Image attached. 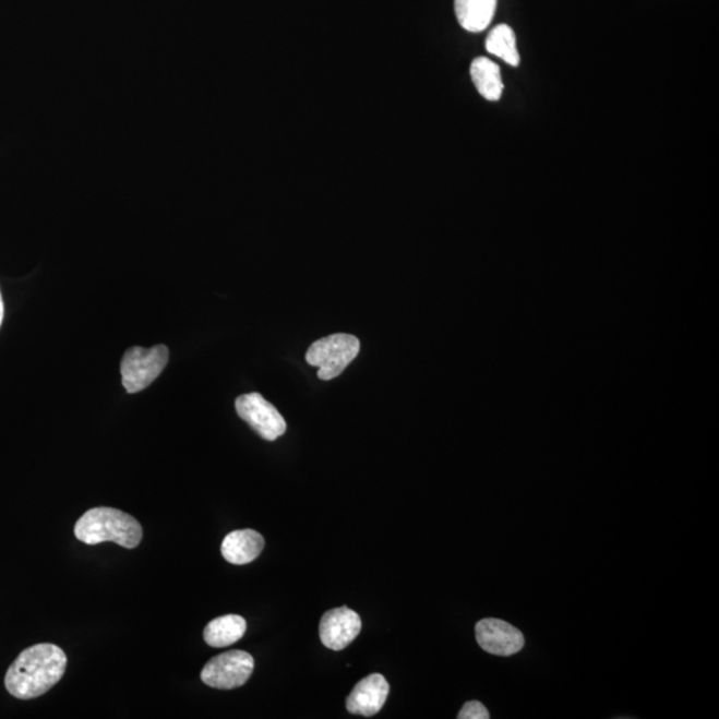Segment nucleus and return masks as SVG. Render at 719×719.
<instances>
[{"mask_svg": "<svg viewBox=\"0 0 719 719\" xmlns=\"http://www.w3.org/2000/svg\"><path fill=\"white\" fill-rule=\"evenodd\" d=\"M3 315H4V305H3L2 293H0V325H2Z\"/></svg>", "mask_w": 719, "mask_h": 719, "instance_id": "dca6fc26", "label": "nucleus"}, {"mask_svg": "<svg viewBox=\"0 0 719 719\" xmlns=\"http://www.w3.org/2000/svg\"><path fill=\"white\" fill-rule=\"evenodd\" d=\"M265 546L264 537L256 530H235L226 536L221 543V554L229 564L245 565L255 561L262 554Z\"/></svg>", "mask_w": 719, "mask_h": 719, "instance_id": "9d476101", "label": "nucleus"}, {"mask_svg": "<svg viewBox=\"0 0 719 719\" xmlns=\"http://www.w3.org/2000/svg\"><path fill=\"white\" fill-rule=\"evenodd\" d=\"M458 719H489L491 718V715H489L488 709L486 706H483L479 700H470V703H467L463 706V709L460 712H458L457 716Z\"/></svg>", "mask_w": 719, "mask_h": 719, "instance_id": "2eb2a0df", "label": "nucleus"}, {"mask_svg": "<svg viewBox=\"0 0 719 719\" xmlns=\"http://www.w3.org/2000/svg\"><path fill=\"white\" fill-rule=\"evenodd\" d=\"M470 76L479 94L489 101H499L503 96L504 83L499 64L486 57L476 58L470 64Z\"/></svg>", "mask_w": 719, "mask_h": 719, "instance_id": "f8f14e48", "label": "nucleus"}, {"mask_svg": "<svg viewBox=\"0 0 719 719\" xmlns=\"http://www.w3.org/2000/svg\"><path fill=\"white\" fill-rule=\"evenodd\" d=\"M169 350L166 346L153 348L134 347L127 350L123 356L120 372L122 383L129 394L142 392L165 371L168 364Z\"/></svg>", "mask_w": 719, "mask_h": 719, "instance_id": "20e7f679", "label": "nucleus"}, {"mask_svg": "<svg viewBox=\"0 0 719 719\" xmlns=\"http://www.w3.org/2000/svg\"><path fill=\"white\" fill-rule=\"evenodd\" d=\"M237 412L260 438L275 441L287 431V422L269 402L260 394H248L237 398Z\"/></svg>", "mask_w": 719, "mask_h": 719, "instance_id": "423d86ee", "label": "nucleus"}, {"mask_svg": "<svg viewBox=\"0 0 719 719\" xmlns=\"http://www.w3.org/2000/svg\"><path fill=\"white\" fill-rule=\"evenodd\" d=\"M476 639L482 650L500 657H511L525 646L524 634L517 627L498 619L477 622Z\"/></svg>", "mask_w": 719, "mask_h": 719, "instance_id": "0eeeda50", "label": "nucleus"}, {"mask_svg": "<svg viewBox=\"0 0 719 719\" xmlns=\"http://www.w3.org/2000/svg\"><path fill=\"white\" fill-rule=\"evenodd\" d=\"M247 622L237 614L223 615L209 622L204 630V640L213 648H227L244 637Z\"/></svg>", "mask_w": 719, "mask_h": 719, "instance_id": "ddd939ff", "label": "nucleus"}, {"mask_svg": "<svg viewBox=\"0 0 719 719\" xmlns=\"http://www.w3.org/2000/svg\"><path fill=\"white\" fill-rule=\"evenodd\" d=\"M76 539L87 546L115 542L134 549L143 539V528L137 519L113 507H94L77 519Z\"/></svg>", "mask_w": 719, "mask_h": 719, "instance_id": "f03ea898", "label": "nucleus"}, {"mask_svg": "<svg viewBox=\"0 0 719 719\" xmlns=\"http://www.w3.org/2000/svg\"><path fill=\"white\" fill-rule=\"evenodd\" d=\"M390 694V684L382 674H371L353 687L347 698L350 715L372 717L383 709Z\"/></svg>", "mask_w": 719, "mask_h": 719, "instance_id": "1a4fd4ad", "label": "nucleus"}, {"mask_svg": "<svg viewBox=\"0 0 719 719\" xmlns=\"http://www.w3.org/2000/svg\"><path fill=\"white\" fill-rule=\"evenodd\" d=\"M486 47L491 56L503 59L512 68H517L522 60L517 50L516 34L507 24H499L489 33Z\"/></svg>", "mask_w": 719, "mask_h": 719, "instance_id": "4468645a", "label": "nucleus"}, {"mask_svg": "<svg viewBox=\"0 0 719 719\" xmlns=\"http://www.w3.org/2000/svg\"><path fill=\"white\" fill-rule=\"evenodd\" d=\"M255 661L250 652L231 650L216 656L205 663L202 670V681L205 685L232 691L243 686L251 679Z\"/></svg>", "mask_w": 719, "mask_h": 719, "instance_id": "39448f33", "label": "nucleus"}, {"mask_svg": "<svg viewBox=\"0 0 719 719\" xmlns=\"http://www.w3.org/2000/svg\"><path fill=\"white\" fill-rule=\"evenodd\" d=\"M360 352V340L353 335L337 334L320 338L307 350L308 364L317 367V378L329 382L340 376Z\"/></svg>", "mask_w": 719, "mask_h": 719, "instance_id": "7ed1b4c3", "label": "nucleus"}, {"mask_svg": "<svg viewBox=\"0 0 719 719\" xmlns=\"http://www.w3.org/2000/svg\"><path fill=\"white\" fill-rule=\"evenodd\" d=\"M68 668V656L57 645L38 644L23 650L5 674L4 685L17 699L44 696Z\"/></svg>", "mask_w": 719, "mask_h": 719, "instance_id": "f257e3e1", "label": "nucleus"}, {"mask_svg": "<svg viewBox=\"0 0 719 719\" xmlns=\"http://www.w3.org/2000/svg\"><path fill=\"white\" fill-rule=\"evenodd\" d=\"M498 0H455L458 23L469 33H482L491 26Z\"/></svg>", "mask_w": 719, "mask_h": 719, "instance_id": "9b49d317", "label": "nucleus"}, {"mask_svg": "<svg viewBox=\"0 0 719 719\" xmlns=\"http://www.w3.org/2000/svg\"><path fill=\"white\" fill-rule=\"evenodd\" d=\"M361 619L347 607L328 610L320 621V639L329 650H343L353 643L361 632Z\"/></svg>", "mask_w": 719, "mask_h": 719, "instance_id": "6e6552de", "label": "nucleus"}]
</instances>
